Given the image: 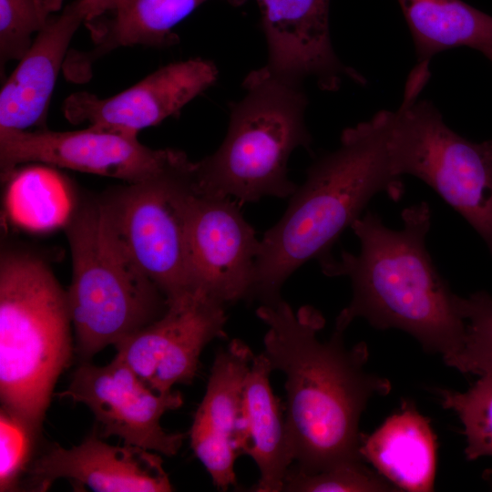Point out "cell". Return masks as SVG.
<instances>
[{"mask_svg": "<svg viewBox=\"0 0 492 492\" xmlns=\"http://www.w3.org/2000/svg\"><path fill=\"white\" fill-rule=\"evenodd\" d=\"M256 315L267 326L264 351L272 370L286 376L285 419L294 470L318 473L361 461L359 421L369 399L391 391L388 379L365 371L364 342L347 348L343 331L318 338L325 325L311 305L296 312L282 299L261 304Z\"/></svg>", "mask_w": 492, "mask_h": 492, "instance_id": "6da1fadb", "label": "cell"}, {"mask_svg": "<svg viewBox=\"0 0 492 492\" xmlns=\"http://www.w3.org/2000/svg\"><path fill=\"white\" fill-rule=\"evenodd\" d=\"M394 115L381 110L345 128L340 146L308 168L282 217L261 240L249 300L280 301L283 283L300 266L333 259V246L375 195L401 199L404 184L391 152Z\"/></svg>", "mask_w": 492, "mask_h": 492, "instance_id": "7a4b0ae2", "label": "cell"}, {"mask_svg": "<svg viewBox=\"0 0 492 492\" xmlns=\"http://www.w3.org/2000/svg\"><path fill=\"white\" fill-rule=\"evenodd\" d=\"M401 217L403 228L392 230L378 214L366 211L351 226L359 253L343 251L321 266L326 276H347L352 282V301L336 317L334 329L344 332L356 318L377 329H399L451 366L463 349L466 323L456 294L426 250L430 207L425 201L413 204Z\"/></svg>", "mask_w": 492, "mask_h": 492, "instance_id": "3957f363", "label": "cell"}, {"mask_svg": "<svg viewBox=\"0 0 492 492\" xmlns=\"http://www.w3.org/2000/svg\"><path fill=\"white\" fill-rule=\"evenodd\" d=\"M67 292L47 264L21 251L0 261L2 409L36 436L54 386L72 358Z\"/></svg>", "mask_w": 492, "mask_h": 492, "instance_id": "277c9868", "label": "cell"}, {"mask_svg": "<svg viewBox=\"0 0 492 492\" xmlns=\"http://www.w3.org/2000/svg\"><path fill=\"white\" fill-rule=\"evenodd\" d=\"M244 96L230 106L226 137L219 149L195 162L198 193L230 197L240 204L263 197H291L297 189L288 177L291 154L310 149L305 124L308 105L302 84L272 74L265 67L243 80Z\"/></svg>", "mask_w": 492, "mask_h": 492, "instance_id": "5b68a950", "label": "cell"}, {"mask_svg": "<svg viewBox=\"0 0 492 492\" xmlns=\"http://www.w3.org/2000/svg\"><path fill=\"white\" fill-rule=\"evenodd\" d=\"M65 228L72 255L67 297L76 351L89 360L160 317L168 304L111 233L98 200L77 204Z\"/></svg>", "mask_w": 492, "mask_h": 492, "instance_id": "8992f818", "label": "cell"}, {"mask_svg": "<svg viewBox=\"0 0 492 492\" xmlns=\"http://www.w3.org/2000/svg\"><path fill=\"white\" fill-rule=\"evenodd\" d=\"M429 64L417 63L395 110L391 152L397 174L431 187L481 236L492 255V139L473 142L453 131L418 96Z\"/></svg>", "mask_w": 492, "mask_h": 492, "instance_id": "52a82bcc", "label": "cell"}, {"mask_svg": "<svg viewBox=\"0 0 492 492\" xmlns=\"http://www.w3.org/2000/svg\"><path fill=\"white\" fill-rule=\"evenodd\" d=\"M195 162L187 155L160 174L112 190L98 201L111 233L167 303L190 291L186 208Z\"/></svg>", "mask_w": 492, "mask_h": 492, "instance_id": "ba28073f", "label": "cell"}, {"mask_svg": "<svg viewBox=\"0 0 492 492\" xmlns=\"http://www.w3.org/2000/svg\"><path fill=\"white\" fill-rule=\"evenodd\" d=\"M185 155L144 146L135 134L92 125L74 131L0 129L1 177L18 166L41 163L138 183Z\"/></svg>", "mask_w": 492, "mask_h": 492, "instance_id": "9c48e42d", "label": "cell"}, {"mask_svg": "<svg viewBox=\"0 0 492 492\" xmlns=\"http://www.w3.org/2000/svg\"><path fill=\"white\" fill-rule=\"evenodd\" d=\"M56 395L86 405L100 425L102 437L118 436L124 444L172 456L186 436L160 425L166 412L182 405L181 394L152 390L116 356L104 366L81 364L68 386Z\"/></svg>", "mask_w": 492, "mask_h": 492, "instance_id": "30bf717a", "label": "cell"}, {"mask_svg": "<svg viewBox=\"0 0 492 492\" xmlns=\"http://www.w3.org/2000/svg\"><path fill=\"white\" fill-rule=\"evenodd\" d=\"M167 304L160 317L114 345L116 357L158 393L191 384L204 347L227 336L226 305L204 292L190 291Z\"/></svg>", "mask_w": 492, "mask_h": 492, "instance_id": "8fae6325", "label": "cell"}, {"mask_svg": "<svg viewBox=\"0 0 492 492\" xmlns=\"http://www.w3.org/2000/svg\"><path fill=\"white\" fill-rule=\"evenodd\" d=\"M230 197L190 193L185 241L192 290L223 303L248 299L261 240Z\"/></svg>", "mask_w": 492, "mask_h": 492, "instance_id": "7c38bea8", "label": "cell"}, {"mask_svg": "<svg viewBox=\"0 0 492 492\" xmlns=\"http://www.w3.org/2000/svg\"><path fill=\"white\" fill-rule=\"evenodd\" d=\"M217 77L218 68L211 61L196 57L173 62L111 97L74 92L64 100L62 111L74 125L87 122L138 135L141 129L178 116Z\"/></svg>", "mask_w": 492, "mask_h": 492, "instance_id": "4fadbf2b", "label": "cell"}, {"mask_svg": "<svg viewBox=\"0 0 492 492\" xmlns=\"http://www.w3.org/2000/svg\"><path fill=\"white\" fill-rule=\"evenodd\" d=\"M272 74L302 84L312 78L324 91L339 89L344 77L364 84L333 50L329 29L330 0H256Z\"/></svg>", "mask_w": 492, "mask_h": 492, "instance_id": "5bb4252c", "label": "cell"}, {"mask_svg": "<svg viewBox=\"0 0 492 492\" xmlns=\"http://www.w3.org/2000/svg\"><path fill=\"white\" fill-rule=\"evenodd\" d=\"M27 473L32 491H46L58 478L67 479L77 491L173 490L159 453L128 444L109 445L95 433L70 448L54 445Z\"/></svg>", "mask_w": 492, "mask_h": 492, "instance_id": "9a60e30c", "label": "cell"}, {"mask_svg": "<svg viewBox=\"0 0 492 492\" xmlns=\"http://www.w3.org/2000/svg\"><path fill=\"white\" fill-rule=\"evenodd\" d=\"M112 8L110 0H74L49 19L1 88L0 129L46 128L51 97L74 35Z\"/></svg>", "mask_w": 492, "mask_h": 492, "instance_id": "2e32d148", "label": "cell"}, {"mask_svg": "<svg viewBox=\"0 0 492 492\" xmlns=\"http://www.w3.org/2000/svg\"><path fill=\"white\" fill-rule=\"evenodd\" d=\"M254 354L241 340L233 339L218 351L189 433L190 446L221 490L236 487L234 462L243 383Z\"/></svg>", "mask_w": 492, "mask_h": 492, "instance_id": "e0dca14e", "label": "cell"}, {"mask_svg": "<svg viewBox=\"0 0 492 492\" xmlns=\"http://www.w3.org/2000/svg\"><path fill=\"white\" fill-rule=\"evenodd\" d=\"M208 0H129L85 24L93 48L70 50L63 67L67 80L86 82L93 64L111 51L125 46L166 47L178 43L173 28ZM239 5L244 0H225Z\"/></svg>", "mask_w": 492, "mask_h": 492, "instance_id": "ac0fdd59", "label": "cell"}, {"mask_svg": "<svg viewBox=\"0 0 492 492\" xmlns=\"http://www.w3.org/2000/svg\"><path fill=\"white\" fill-rule=\"evenodd\" d=\"M272 371L263 353L254 354L242 388L237 447L241 455L251 456L259 469L260 477L253 487L257 492L282 491L293 463L285 405L270 384Z\"/></svg>", "mask_w": 492, "mask_h": 492, "instance_id": "d6986e66", "label": "cell"}, {"mask_svg": "<svg viewBox=\"0 0 492 492\" xmlns=\"http://www.w3.org/2000/svg\"><path fill=\"white\" fill-rule=\"evenodd\" d=\"M359 452L398 489L432 491L436 469V437L429 419L410 402L372 435H361Z\"/></svg>", "mask_w": 492, "mask_h": 492, "instance_id": "ffe728a7", "label": "cell"}, {"mask_svg": "<svg viewBox=\"0 0 492 492\" xmlns=\"http://www.w3.org/2000/svg\"><path fill=\"white\" fill-rule=\"evenodd\" d=\"M418 63L438 53L469 47L492 63V16L462 0H397Z\"/></svg>", "mask_w": 492, "mask_h": 492, "instance_id": "44dd1931", "label": "cell"}, {"mask_svg": "<svg viewBox=\"0 0 492 492\" xmlns=\"http://www.w3.org/2000/svg\"><path fill=\"white\" fill-rule=\"evenodd\" d=\"M5 210L13 224L47 232L66 225L77 203L69 180L56 168L29 163L2 177Z\"/></svg>", "mask_w": 492, "mask_h": 492, "instance_id": "7402d4cb", "label": "cell"}, {"mask_svg": "<svg viewBox=\"0 0 492 492\" xmlns=\"http://www.w3.org/2000/svg\"><path fill=\"white\" fill-rule=\"evenodd\" d=\"M443 407L454 410L464 426L467 460L492 456V378L479 379L466 392L440 390Z\"/></svg>", "mask_w": 492, "mask_h": 492, "instance_id": "603a6c76", "label": "cell"}, {"mask_svg": "<svg viewBox=\"0 0 492 492\" xmlns=\"http://www.w3.org/2000/svg\"><path fill=\"white\" fill-rule=\"evenodd\" d=\"M456 306L465 320L466 335L463 349L451 367L492 378V296L486 291L466 298L456 295Z\"/></svg>", "mask_w": 492, "mask_h": 492, "instance_id": "cb8c5ba5", "label": "cell"}, {"mask_svg": "<svg viewBox=\"0 0 492 492\" xmlns=\"http://www.w3.org/2000/svg\"><path fill=\"white\" fill-rule=\"evenodd\" d=\"M65 0H0L1 75L10 60H19Z\"/></svg>", "mask_w": 492, "mask_h": 492, "instance_id": "d4e9b609", "label": "cell"}, {"mask_svg": "<svg viewBox=\"0 0 492 492\" xmlns=\"http://www.w3.org/2000/svg\"><path fill=\"white\" fill-rule=\"evenodd\" d=\"M364 461L340 465L318 473L304 474L290 468L282 491L289 492H380L398 491Z\"/></svg>", "mask_w": 492, "mask_h": 492, "instance_id": "484cf974", "label": "cell"}, {"mask_svg": "<svg viewBox=\"0 0 492 492\" xmlns=\"http://www.w3.org/2000/svg\"><path fill=\"white\" fill-rule=\"evenodd\" d=\"M35 436L25 425L1 408L0 415V491L18 487L26 470Z\"/></svg>", "mask_w": 492, "mask_h": 492, "instance_id": "4316f807", "label": "cell"}, {"mask_svg": "<svg viewBox=\"0 0 492 492\" xmlns=\"http://www.w3.org/2000/svg\"><path fill=\"white\" fill-rule=\"evenodd\" d=\"M128 1L129 0H110L111 4L113 5L112 9L119 8V7L124 6L125 5H127L128 3Z\"/></svg>", "mask_w": 492, "mask_h": 492, "instance_id": "83f0119b", "label": "cell"}]
</instances>
